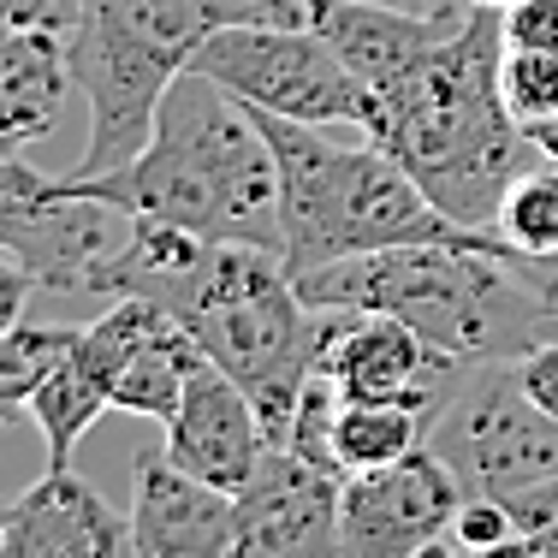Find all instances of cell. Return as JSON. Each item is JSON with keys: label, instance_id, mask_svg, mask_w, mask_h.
<instances>
[{"label": "cell", "instance_id": "obj_1", "mask_svg": "<svg viewBox=\"0 0 558 558\" xmlns=\"http://www.w3.org/2000/svg\"><path fill=\"white\" fill-rule=\"evenodd\" d=\"M499 12L470 7L410 72L368 89L363 137L380 143L463 232H494L505 184L535 155L499 96Z\"/></svg>", "mask_w": 558, "mask_h": 558}, {"label": "cell", "instance_id": "obj_2", "mask_svg": "<svg viewBox=\"0 0 558 558\" xmlns=\"http://www.w3.org/2000/svg\"><path fill=\"white\" fill-rule=\"evenodd\" d=\"M65 184L215 244L279 250V161L244 101L196 65L167 89L149 143L125 172L108 179L65 172Z\"/></svg>", "mask_w": 558, "mask_h": 558}, {"label": "cell", "instance_id": "obj_3", "mask_svg": "<svg viewBox=\"0 0 558 558\" xmlns=\"http://www.w3.org/2000/svg\"><path fill=\"white\" fill-rule=\"evenodd\" d=\"M279 161V256L291 279L392 244L470 238L380 143H333L303 119L250 108Z\"/></svg>", "mask_w": 558, "mask_h": 558}, {"label": "cell", "instance_id": "obj_4", "mask_svg": "<svg viewBox=\"0 0 558 558\" xmlns=\"http://www.w3.org/2000/svg\"><path fill=\"white\" fill-rule=\"evenodd\" d=\"M279 19L268 0H84L72 31L77 89L89 101V143L72 179H108L143 155L167 89L196 65L226 24Z\"/></svg>", "mask_w": 558, "mask_h": 558}, {"label": "cell", "instance_id": "obj_5", "mask_svg": "<svg viewBox=\"0 0 558 558\" xmlns=\"http://www.w3.org/2000/svg\"><path fill=\"white\" fill-rule=\"evenodd\" d=\"M167 315L196 339V351L215 356L256 398L274 446L286 440L327 327V315L303 303L286 256L262 244H208L191 279L172 291Z\"/></svg>", "mask_w": 558, "mask_h": 558}, {"label": "cell", "instance_id": "obj_6", "mask_svg": "<svg viewBox=\"0 0 558 558\" xmlns=\"http://www.w3.org/2000/svg\"><path fill=\"white\" fill-rule=\"evenodd\" d=\"M196 72H208L220 89H232L244 108L303 119V125H363L368 89L339 48L315 24L291 19H250L208 36Z\"/></svg>", "mask_w": 558, "mask_h": 558}, {"label": "cell", "instance_id": "obj_7", "mask_svg": "<svg viewBox=\"0 0 558 558\" xmlns=\"http://www.w3.org/2000/svg\"><path fill=\"white\" fill-rule=\"evenodd\" d=\"M131 220L137 215H125L119 203L72 191L19 155H0V250L43 291L96 298L108 262L131 238Z\"/></svg>", "mask_w": 558, "mask_h": 558}, {"label": "cell", "instance_id": "obj_8", "mask_svg": "<svg viewBox=\"0 0 558 558\" xmlns=\"http://www.w3.org/2000/svg\"><path fill=\"white\" fill-rule=\"evenodd\" d=\"M470 499L458 470L434 446H416L410 458L380 470L344 475L339 494V553L344 558H428L451 541L458 505Z\"/></svg>", "mask_w": 558, "mask_h": 558}, {"label": "cell", "instance_id": "obj_9", "mask_svg": "<svg viewBox=\"0 0 558 558\" xmlns=\"http://www.w3.org/2000/svg\"><path fill=\"white\" fill-rule=\"evenodd\" d=\"M322 368L333 380L339 398H363V404H422L440 410L451 380L463 375L470 363L434 351L416 327H404L398 315H339L322 310Z\"/></svg>", "mask_w": 558, "mask_h": 558}, {"label": "cell", "instance_id": "obj_10", "mask_svg": "<svg viewBox=\"0 0 558 558\" xmlns=\"http://www.w3.org/2000/svg\"><path fill=\"white\" fill-rule=\"evenodd\" d=\"M344 475L291 446L262 458L256 482L238 494L232 558H344L339 553Z\"/></svg>", "mask_w": 558, "mask_h": 558}, {"label": "cell", "instance_id": "obj_11", "mask_svg": "<svg viewBox=\"0 0 558 558\" xmlns=\"http://www.w3.org/2000/svg\"><path fill=\"white\" fill-rule=\"evenodd\" d=\"M161 428H167L172 458H179L191 475L226 487V494H244V487L256 482L262 458L274 451L268 416H262L256 398L238 387L215 356H196L179 410H172Z\"/></svg>", "mask_w": 558, "mask_h": 558}, {"label": "cell", "instance_id": "obj_12", "mask_svg": "<svg viewBox=\"0 0 558 558\" xmlns=\"http://www.w3.org/2000/svg\"><path fill=\"white\" fill-rule=\"evenodd\" d=\"M238 494L191 475L167 446L131 451V547L137 558H220L232 553Z\"/></svg>", "mask_w": 558, "mask_h": 558}, {"label": "cell", "instance_id": "obj_13", "mask_svg": "<svg viewBox=\"0 0 558 558\" xmlns=\"http://www.w3.org/2000/svg\"><path fill=\"white\" fill-rule=\"evenodd\" d=\"M0 558H137L131 511H113L84 475L43 470V482L12 499Z\"/></svg>", "mask_w": 558, "mask_h": 558}, {"label": "cell", "instance_id": "obj_14", "mask_svg": "<svg viewBox=\"0 0 558 558\" xmlns=\"http://www.w3.org/2000/svg\"><path fill=\"white\" fill-rule=\"evenodd\" d=\"M77 84L72 36L36 24H0V155H19L60 125Z\"/></svg>", "mask_w": 558, "mask_h": 558}, {"label": "cell", "instance_id": "obj_15", "mask_svg": "<svg viewBox=\"0 0 558 558\" xmlns=\"http://www.w3.org/2000/svg\"><path fill=\"white\" fill-rule=\"evenodd\" d=\"M434 410L422 404H363V398H339L333 404V458L344 475L380 470V463L410 458L416 446H428Z\"/></svg>", "mask_w": 558, "mask_h": 558}, {"label": "cell", "instance_id": "obj_16", "mask_svg": "<svg viewBox=\"0 0 558 558\" xmlns=\"http://www.w3.org/2000/svg\"><path fill=\"white\" fill-rule=\"evenodd\" d=\"M494 232L505 244L529 250V256L558 262V161L541 155V161H529L511 184H505Z\"/></svg>", "mask_w": 558, "mask_h": 558}, {"label": "cell", "instance_id": "obj_17", "mask_svg": "<svg viewBox=\"0 0 558 558\" xmlns=\"http://www.w3.org/2000/svg\"><path fill=\"white\" fill-rule=\"evenodd\" d=\"M72 333L77 327H43V322H19L12 333H0V428L31 416V398L54 375Z\"/></svg>", "mask_w": 558, "mask_h": 558}, {"label": "cell", "instance_id": "obj_18", "mask_svg": "<svg viewBox=\"0 0 558 558\" xmlns=\"http://www.w3.org/2000/svg\"><path fill=\"white\" fill-rule=\"evenodd\" d=\"M499 96L523 137H535L547 119H558V48H511L499 60Z\"/></svg>", "mask_w": 558, "mask_h": 558}, {"label": "cell", "instance_id": "obj_19", "mask_svg": "<svg viewBox=\"0 0 558 558\" xmlns=\"http://www.w3.org/2000/svg\"><path fill=\"white\" fill-rule=\"evenodd\" d=\"M505 505H511L517 529L535 541V553L541 558H558V482L517 487V494H505Z\"/></svg>", "mask_w": 558, "mask_h": 558}, {"label": "cell", "instance_id": "obj_20", "mask_svg": "<svg viewBox=\"0 0 558 558\" xmlns=\"http://www.w3.org/2000/svg\"><path fill=\"white\" fill-rule=\"evenodd\" d=\"M511 48H558V0H517L499 12Z\"/></svg>", "mask_w": 558, "mask_h": 558}, {"label": "cell", "instance_id": "obj_21", "mask_svg": "<svg viewBox=\"0 0 558 558\" xmlns=\"http://www.w3.org/2000/svg\"><path fill=\"white\" fill-rule=\"evenodd\" d=\"M517 380H523V392L535 398L547 416H558V333L541 339L529 356H517Z\"/></svg>", "mask_w": 558, "mask_h": 558}, {"label": "cell", "instance_id": "obj_22", "mask_svg": "<svg viewBox=\"0 0 558 558\" xmlns=\"http://www.w3.org/2000/svg\"><path fill=\"white\" fill-rule=\"evenodd\" d=\"M77 12L84 0H0V24H36V31H77Z\"/></svg>", "mask_w": 558, "mask_h": 558}, {"label": "cell", "instance_id": "obj_23", "mask_svg": "<svg viewBox=\"0 0 558 558\" xmlns=\"http://www.w3.org/2000/svg\"><path fill=\"white\" fill-rule=\"evenodd\" d=\"M31 291H36V279L19 268V262L0 250V333H12V327L24 322V303H31Z\"/></svg>", "mask_w": 558, "mask_h": 558}, {"label": "cell", "instance_id": "obj_24", "mask_svg": "<svg viewBox=\"0 0 558 558\" xmlns=\"http://www.w3.org/2000/svg\"><path fill=\"white\" fill-rule=\"evenodd\" d=\"M451 558H535V541L517 535V541H499V547H458L451 541Z\"/></svg>", "mask_w": 558, "mask_h": 558}, {"label": "cell", "instance_id": "obj_25", "mask_svg": "<svg viewBox=\"0 0 558 558\" xmlns=\"http://www.w3.org/2000/svg\"><path fill=\"white\" fill-rule=\"evenodd\" d=\"M368 7H398V12H451L463 0H368Z\"/></svg>", "mask_w": 558, "mask_h": 558}, {"label": "cell", "instance_id": "obj_26", "mask_svg": "<svg viewBox=\"0 0 558 558\" xmlns=\"http://www.w3.org/2000/svg\"><path fill=\"white\" fill-rule=\"evenodd\" d=\"M268 7L279 12V19H291V24H303V0H268Z\"/></svg>", "mask_w": 558, "mask_h": 558}, {"label": "cell", "instance_id": "obj_27", "mask_svg": "<svg viewBox=\"0 0 558 558\" xmlns=\"http://www.w3.org/2000/svg\"><path fill=\"white\" fill-rule=\"evenodd\" d=\"M470 7H494V12H505V7H517V0H470Z\"/></svg>", "mask_w": 558, "mask_h": 558}, {"label": "cell", "instance_id": "obj_28", "mask_svg": "<svg viewBox=\"0 0 558 558\" xmlns=\"http://www.w3.org/2000/svg\"><path fill=\"white\" fill-rule=\"evenodd\" d=\"M7 511H12V499H0V529H7Z\"/></svg>", "mask_w": 558, "mask_h": 558}, {"label": "cell", "instance_id": "obj_29", "mask_svg": "<svg viewBox=\"0 0 558 558\" xmlns=\"http://www.w3.org/2000/svg\"><path fill=\"white\" fill-rule=\"evenodd\" d=\"M220 558H232V553H220Z\"/></svg>", "mask_w": 558, "mask_h": 558}, {"label": "cell", "instance_id": "obj_30", "mask_svg": "<svg viewBox=\"0 0 558 558\" xmlns=\"http://www.w3.org/2000/svg\"><path fill=\"white\" fill-rule=\"evenodd\" d=\"M535 558H541V553H535Z\"/></svg>", "mask_w": 558, "mask_h": 558}]
</instances>
